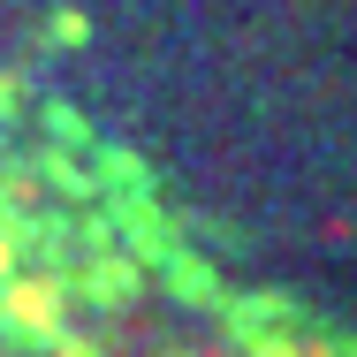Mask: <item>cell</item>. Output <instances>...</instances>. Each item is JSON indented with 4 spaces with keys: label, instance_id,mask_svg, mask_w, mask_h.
<instances>
[{
    "label": "cell",
    "instance_id": "obj_1",
    "mask_svg": "<svg viewBox=\"0 0 357 357\" xmlns=\"http://www.w3.org/2000/svg\"><path fill=\"white\" fill-rule=\"evenodd\" d=\"M46 312H54V296H46V289H23V327H54Z\"/></svg>",
    "mask_w": 357,
    "mask_h": 357
},
{
    "label": "cell",
    "instance_id": "obj_2",
    "mask_svg": "<svg viewBox=\"0 0 357 357\" xmlns=\"http://www.w3.org/2000/svg\"><path fill=\"white\" fill-rule=\"evenodd\" d=\"M0 266H8V243H0Z\"/></svg>",
    "mask_w": 357,
    "mask_h": 357
}]
</instances>
